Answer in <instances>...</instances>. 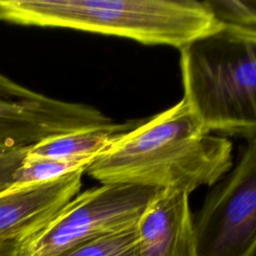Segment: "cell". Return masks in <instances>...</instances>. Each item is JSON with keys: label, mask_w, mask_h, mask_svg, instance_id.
Masks as SVG:
<instances>
[{"label": "cell", "mask_w": 256, "mask_h": 256, "mask_svg": "<svg viewBox=\"0 0 256 256\" xmlns=\"http://www.w3.org/2000/svg\"><path fill=\"white\" fill-rule=\"evenodd\" d=\"M233 167V144L206 132L181 99L123 134L85 172L100 184H129L191 194Z\"/></svg>", "instance_id": "cell-1"}, {"label": "cell", "mask_w": 256, "mask_h": 256, "mask_svg": "<svg viewBox=\"0 0 256 256\" xmlns=\"http://www.w3.org/2000/svg\"><path fill=\"white\" fill-rule=\"evenodd\" d=\"M0 21L69 28L178 50L223 25L206 1L0 0Z\"/></svg>", "instance_id": "cell-2"}, {"label": "cell", "mask_w": 256, "mask_h": 256, "mask_svg": "<svg viewBox=\"0 0 256 256\" xmlns=\"http://www.w3.org/2000/svg\"><path fill=\"white\" fill-rule=\"evenodd\" d=\"M182 100L202 128L256 138V30L225 26L179 49Z\"/></svg>", "instance_id": "cell-3"}, {"label": "cell", "mask_w": 256, "mask_h": 256, "mask_svg": "<svg viewBox=\"0 0 256 256\" xmlns=\"http://www.w3.org/2000/svg\"><path fill=\"white\" fill-rule=\"evenodd\" d=\"M158 191L129 184H101L79 192L43 228L18 245L16 256H59L133 226Z\"/></svg>", "instance_id": "cell-4"}, {"label": "cell", "mask_w": 256, "mask_h": 256, "mask_svg": "<svg viewBox=\"0 0 256 256\" xmlns=\"http://www.w3.org/2000/svg\"><path fill=\"white\" fill-rule=\"evenodd\" d=\"M197 256H255L256 138L193 215Z\"/></svg>", "instance_id": "cell-5"}, {"label": "cell", "mask_w": 256, "mask_h": 256, "mask_svg": "<svg viewBox=\"0 0 256 256\" xmlns=\"http://www.w3.org/2000/svg\"><path fill=\"white\" fill-rule=\"evenodd\" d=\"M113 122L91 105L46 96L0 72V146L31 147L69 132Z\"/></svg>", "instance_id": "cell-6"}, {"label": "cell", "mask_w": 256, "mask_h": 256, "mask_svg": "<svg viewBox=\"0 0 256 256\" xmlns=\"http://www.w3.org/2000/svg\"><path fill=\"white\" fill-rule=\"evenodd\" d=\"M85 168L0 191V246H17L43 228L81 189Z\"/></svg>", "instance_id": "cell-7"}, {"label": "cell", "mask_w": 256, "mask_h": 256, "mask_svg": "<svg viewBox=\"0 0 256 256\" xmlns=\"http://www.w3.org/2000/svg\"><path fill=\"white\" fill-rule=\"evenodd\" d=\"M140 256H197L189 194L159 190L137 222Z\"/></svg>", "instance_id": "cell-8"}, {"label": "cell", "mask_w": 256, "mask_h": 256, "mask_svg": "<svg viewBox=\"0 0 256 256\" xmlns=\"http://www.w3.org/2000/svg\"><path fill=\"white\" fill-rule=\"evenodd\" d=\"M138 122L139 120L114 122L105 126L69 132L29 147L27 156L57 161H92L108 150Z\"/></svg>", "instance_id": "cell-9"}, {"label": "cell", "mask_w": 256, "mask_h": 256, "mask_svg": "<svg viewBox=\"0 0 256 256\" xmlns=\"http://www.w3.org/2000/svg\"><path fill=\"white\" fill-rule=\"evenodd\" d=\"M59 256H140L137 224L80 244Z\"/></svg>", "instance_id": "cell-10"}, {"label": "cell", "mask_w": 256, "mask_h": 256, "mask_svg": "<svg viewBox=\"0 0 256 256\" xmlns=\"http://www.w3.org/2000/svg\"><path fill=\"white\" fill-rule=\"evenodd\" d=\"M91 161H57L31 158L26 155L23 164L15 176V183H33L46 181L66 175L81 168H86Z\"/></svg>", "instance_id": "cell-11"}, {"label": "cell", "mask_w": 256, "mask_h": 256, "mask_svg": "<svg viewBox=\"0 0 256 256\" xmlns=\"http://www.w3.org/2000/svg\"><path fill=\"white\" fill-rule=\"evenodd\" d=\"M205 1L222 25L256 30V0Z\"/></svg>", "instance_id": "cell-12"}, {"label": "cell", "mask_w": 256, "mask_h": 256, "mask_svg": "<svg viewBox=\"0 0 256 256\" xmlns=\"http://www.w3.org/2000/svg\"><path fill=\"white\" fill-rule=\"evenodd\" d=\"M29 147H5L0 146V191L15 183V176Z\"/></svg>", "instance_id": "cell-13"}, {"label": "cell", "mask_w": 256, "mask_h": 256, "mask_svg": "<svg viewBox=\"0 0 256 256\" xmlns=\"http://www.w3.org/2000/svg\"><path fill=\"white\" fill-rule=\"evenodd\" d=\"M17 246L5 245L0 246V256H16Z\"/></svg>", "instance_id": "cell-14"}]
</instances>
